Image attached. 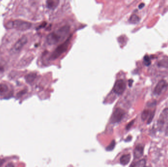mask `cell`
Listing matches in <instances>:
<instances>
[{"instance_id": "6da1fadb", "label": "cell", "mask_w": 168, "mask_h": 167, "mask_svg": "<svg viewBox=\"0 0 168 167\" xmlns=\"http://www.w3.org/2000/svg\"><path fill=\"white\" fill-rule=\"evenodd\" d=\"M32 26V23L21 20H16L14 21H9L6 23V28L8 29L15 28L19 31H26Z\"/></svg>"}, {"instance_id": "7a4b0ae2", "label": "cell", "mask_w": 168, "mask_h": 167, "mask_svg": "<svg viewBox=\"0 0 168 167\" xmlns=\"http://www.w3.org/2000/svg\"><path fill=\"white\" fill-rule=\"evenodd\" d=\"M69 43H70V38H68L64 43H63V44L58 46L57 48L54 50V51H53V53L51 56L50 59L54 60L59 57L61 54H63V53H64L67 50Z\"/></svg>"}, {"instance_id": "3957f363", "label": "cell", "mask_w": 168, "mask_h": 167, "mask_svg": "<svg viewBox=\"0 0 168 167\" xmlns=\"http://www.w3.org/2000/svg\"><path fill=\"white\" fill-rule=\"evenodd\" d=\"M168 125V108L165 109L161 113L158 121V127L160 131L164 128L166 125Z\"/></svg>"}, {"instance_id": "277c9868", "label": "cell", "mask_w": 168, "mask_h": 167, "mask_svg": "<svg viewBox=\"0 0 168 167\" xmlns=\"http://www.w3.org/2000/svg\"><path fill=\"white\" fill-rule=\"evenodd\" d=\"M27 42V38L26 36H23L20 38L17 42L15 44L13 48L11 50V53L12 54H15L20 51L25 44Z\"/></svg>"}, {"instance_id": "5b68a950", "label": "cell", "mask_w": 168, "mask_h": 167, "mask_svg": "<svg viewBox=\"0 0 168 167\" xmlns=\"http://www.w3.org/2000/svg\"><path fill=\"white\" fill-rule=\"evenodd\" d=\"M126 84L123 79H118L115 81L114 86V91L118 95H121L125 90Z\"/></svg>"}, {"instance_id": "8992f818", "label": "cell", "mask_w": 168, "mask_h": 167, "mask_svg": "<svg viewBox=\"0 0 168 167\" xmlns=\"http://www.w3.org/2000/svg\"><path fill=\"white\" fill-rule=\"evenodd\" d=\"M168 85L167 81L163 79L160 81L154 88V94L156 95H160L166 90Z\"/></svg>"}, {"instance_id": "52a82bcc", "label": "cell", "mask_w": 168, "mask_h": 167, "mask_svg": "<svg viewBox=\"0 0 168 167\" xmlns=\"http://www.w3.org/2000/svg\"><path fill=\"white\" fill-rule=\"evenodd\" d=\"M125 114V112L122 109H115L112 116V122L113 123H118L122 120Z\"/></svg>"}, {"instance_id": "ba28073f", "label": "cell", "mask_w": 168, "mask_h": 167, "mask_svg": "<svg viewBox=\"0 0 168 167\" xmlns=\"http://www.w3.org/2000/svg\"><path fill=\"white\" fill-rule=\"evenodd\" d=\"M46 40L49 44L55 45L61 41V39L55 31L49 34L46 37Z\"/></svg>"}, {"instance_id": "9c48e42d", "label": "cell", "mask_w": 168, "mask_h": 167, "mask_svg": "<svg viewBox=\"0 0 168 167\" xmlns=\"http://www.w3.org/2000/svg\"><path fill=\"white\" fill-rule=\"evenodd\" d=\"M70 30V26L68 25H65L59 28L55 32L57 33L58 36H60L61 41L66 38V37L68 35L69 31Z\"/></svg>"}, {"instance_id": "30bf717a", "label": "cell", "mask_w": 168, "mask_h": 167, "mask_svg": "<svg viewBox=\"0 0 168 167\" xmlns=\"http://www.w3.org/2000/svg\"><path fill=\"white\" fill-rule=\"evenodd\" d=\"M154 115V111L151 112L149 110H145L142 114V119L143 121L148 120V124H149L152 121Z\"/></svg>"}, {"instance_id": "8fae6325", "label": "cell", "mask_w": 168, "mask_h": 167, "mask_svg": "<svg viewBox=\"0 0 168 167\" xmlns=\"http://www.w3.org/2000/svg\"><path fill=\"white\" fill-rule=\"evenodd\" d=\"M143 147L141 145L137 146L134 151V155L135 158H140L143 155Z\"/></svg>"}, {"instance_id": "7c38bea8", "label": "cell", "mask_w": 168, "mask_h": 167, "mask_svg": "<svg viewBox=\"0 0 168 167\" xmlns=\"http://www.w3.org/2000/svg\"><path fill=\"white\" fill-rule=\"evenodd\" d=\"M59 1H57V0H49L46 1V6L48 9H56L57 7V6H58V3H59Z\"/></svg>"}, {"instance_id": "4fadbf2b", "label": "cell", "mask_w": 168, "mask_h": 167, "mask_svg": "<svg viewBox=\"0 0 168 167\" xmlns=\"http://www.w3.org/2000/svg\"><path fill=\"white\" fill-rule=\"evenodd\" d=\"M37 77V74L35 73H31L25 76V80L28 84H32L35 80Z\"/></svg>"}, {"instance_id": "5bb4252c", "label": "cell", "mask_w": 168, "mask_h": 167, "mask_svg": "<svg viewBox=\"0 0 168 167\" xmlns=\"http://www.w3.org/2000/svg\"><path fill=\"white\" fill-rule=\"evenodd\" d=\"M131 156L130 154H125L121 156L120 159V163L123 165L128 164L130 162Z\"/></svg>"}, {"instance_id": "9a60e30c", "label": "cell", "mask_w": 168, "mask_h": 167, "mask_svg": "<svg viewBox=\"0 0 168 167\" xmlns=\"http://www.w3.org/2000/svg\"><path fill=\"white\" fill-rule=\"evenodd\" d=\"M9 90V87L6 84H0V95H4L6 94Z\"/></svg>"}, {"instance_id": "2e32d148", "label": "cell", "mask_w": 168, "mask_h": 167, "mask_svg": "<svg viewBox=\"0 0 168 167\" xmlns=\"http://www.w3.org/2000/svg\"><path fill=\"white\" fill-rule=\"evenodd\" d=\"M146 162L145 159L139 160V161L137 162L136 163L132 164L130 167H145Z\"/></svg>"}, {"instance_id": "e0dca14e", "label": "cell", "mask_w": 168, "mask_h": 167, "mask_svg": "<svg viewBox=\"0 0 168 167\" xmlns=\"http://www.w3.org/2000/svg\"><path fill=\"white\" fill-rule=\"evenodd\" d=\"M140 18L136 14L132 15L129 18V22L131 23L137 24L139 22Z\"/></svg>"}, {"instance_id": "ac0fdd59", "label": "cell", "mask_w": 168, "mask_h": 167, "mask_svg": "<svg viewBox=\"0 0 168 167\" xmlns=\"http://www.w3.org/2000/svg\"><path fill=\"white\" fill-rule=\"evenodd\" d=\"M143 63L146 66H149L151 65V60L149 56H145L143 57Z\"/></svg>"}, {"instance_id": "d6986e66", "label": "cell", "mask_w": 168, "mask_h": 167, "mask_svg": "<svg viewBox=\"0 0 168 167\" xmlns=\"http://www.w3.org/2000/svg\"><path fill=\"white\" fill-rule=\"evenodd\" d=\"M115 141L113 140V141L111 143V144L109 145L107 147V148L106 150L107 151H112L113 149H114V148H115Z\"/></svg>"}, {"instance_id": "ffe728a7", "label": "cell", "mask_w": 168, "mask_h": 167, "mask_svg": "<svg viewBox=\"0 0 168 167\" xmlns=\"http://www.w3.org/2000/svg\"><path fill=\"white\" fill-rule=\"evenodd\" d=\"M158 65L163 67H168V61L165 60H162L158 63Z\"/></svg>"}, {"instance_id": "44dd1931", "label": "cell", "mask_w": 168, "mask_h": 167, "mask_svg": "<svg viewBox=\"0 0 168 167\" xmlns=\"http://www.w3.org/2000/svg\"><path fill=\"white\" fill-rule=\"evenodd\" d=\"M134 122V121H132V122H130V123H129L128 125H127V126H126V129H129L133 125Z\"/></svg>"}, {"instance_id": "7402d4cb", "label": "cell", "mask_w": 168, "mask_h": 167, "mask_svg": "<svg viewBox=\"0 0 168 167\" xmlns=\"http://www.w3.org/2000/svg\"><path fill=\"white\" fill-rule=\"evenodd\" d=\"M6 167H15V166L13 163H9L6 165Z\"/></svg>"}, {"instance_id": "603a6c76", "label": "cell", "mask_w": 168, "mask_h": 167, "mask_svg": "<svg viewBox=\"0 0 168 167\" xmlns=\"http://www.w3.org/2000/svg\"><path fill=\"white\" fill-rule=\"evenodd\" d=\"M46 25V22H44L41 25H40V26H38V29H40V28H43L44 26H45Z\"/></svg>"}, {"instance_id": "cb8c5ba5", "label": "cell", "mask_w": 168, "mask_h": 167, "mask_svg": "<svg viewBox=\"0 0 168 167\" xmlns=\"http://www.w3.org/2000/svg\"><path fill=\"white\" fill-rule=\"evenodd\" d=\"M4 71V68L3 67V66L0 65V75L3 73Z\"/></svg>"}, {"instance_id": "d4e9b609", "label": "cell", "mask_w": 168, "mask_h": 167, "mask_svg": "<svg viewBox=\"0 0 168 167\" xmlns=\"http://www.w3.org/2000/svg\"><path fill=\"white\" fill-rule=\"evenodd\" d=\"M145 6V4L144 3H142L139 6V8L140 9H143Z\"/></svg>"}, {"instance_id": "484cf974", "label": "cell", "mask_w": 168, "mask_h": 167, "mask_svg": "<svg viewBox=\"0 0 168 167\" xmlns=\"http://www.w3.org/2000/svg\"><path fill=\"white\" fill-rule=\"evenodd\" d=\"M133 81L132 79H130V80L129 81V86H131L132 84H133Z\"/></svg>"}, {"instance_id": "4316f807", "label": "cell", "mask_w": 168, "mask_h": 167, "mask_svg": "<svg viewBox=\"0 0 168 167\" xmlns=\"http://www.w3.org/2000/svg\"><path fill=\"white\" fill-rule=\"evenodd\" d=\"M4 162V160L0 158V167H1V166L3 165Z\"/></svg>"}, {"instance_id": "83f0119b", "label": "cell", "mask_w": 168, "mask_h": 167, "mask_svg": "<svg viewBox=\"0 0 168 167\" xmlns=\"http://www.w3.org/2000/svg\"><path fill=\"white\" fill-rule=\"evenodd\" d=\"M166 135H167L168 136V125L166 128Z\"/></svg>"}, {"instance_id": "f1b7e54d", "label": "cell", "mask_w": 168, "mask_h": 167, "mask_svg": "<svg viewBox=\"0 0 168 167\" xmlns=\"http://www.w3.org/2000/svg\"></svg>"}]
</instances>
